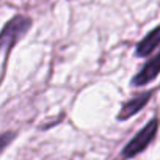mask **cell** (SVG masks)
Instances as JSON below:
<instances>
[{
    "label": "cell",
    "instance_id": "cell-1",
    "mask_svg": "<svg viewBox=\"0 0 160 160\" xmlns=\"http://www.w3.org/2000/svg\"><path fill=\"white\" fill-rule=\"evenodd\" d=\"M32 24V18L25 14H16L3 25V28L0 30V52H5V58H8L13 47L28 33Z\"/></svg>",
    "mask_w": 160,
    "mask_h": 160
},
{
    "label": "cell",
    "instance_id": "cell-2",
    "mask_svg": "<svg viewBox=\"0 0 160 160\" xmlns=\"http://www.w3.org/2000/svg\"><path fill=\"white\" fill-rule=\"evenodd\" d=\"M157 127H158V122H157V116H154L146 126H143L132 138L130 141L122 148L121 151V160H130L137 155H140L141 152H144L149 144L155 140V135H157Z\"/></svg>",
    "mask_w": 160,
    "mask_h": 160
},
{
    "label": "cell",
    "instance_id": "cell-3",
    "mask_svg": "<svg viewBox=\"0 0 160 160\" xmlns=\"http://www.w3.org/2000/svg\"><path fill=\"white\" fill-rule=\"evenodd\" d=\"M158 72H160V53L155 52L151 58H148V61L140 68V71L130 78V87L138 88V87L152 83L158 77Z\"/></svg>",
    "mask_w": 160,
    "mask_h": 160
},
{
    "label": "cell",
    "instance_id": "cell-4",
    "mask_svg": "<svg viewBox=\"0 0 160 160\" xmlns=\"http://www.w3.org/2000/svg\"><path fill=\"white\" fill-rule=\"evenodd\" d=\"M154 93H155V88L148 90V91H141L138 94H133L130 99H127L126 102H122L116 119L118 121H127L132 116H135L137 113H140L143 110V107L151 101V98L154 96Z\"/></svg>",
    "mask_w": 160,
    "mask_h": 160
},
{
    "label": "cell",
    "instance_id": "cell-5",
    "mask_svg": "<svg viewBox=\"0 0 160 160\" xmlns=\"http://www.w3.org/2000/svg\"><path fill=\"white\" fill-rule=\"evenodd\" d=\"M160 42V27H154L135 47V55L138 58H149L157 52Z\"/></svg>",
    "mask_w": 160,
    "mask_h": 160
},
{
    "label": "cell",
    "instance_id": "cell-6",
    "mask_svg": "<svg viewBox=\"0 0 160 160\" xmlns=\"http://www.w3.org/2000/svg\"><path fill=\"white\" fill-rule=\"evenodd\" d=\"M18 137L16 130H5V132H0V154H2Z\"/></svg>",
    "mask_w": 160,
    "mask_h": 160
}]
</instances>
